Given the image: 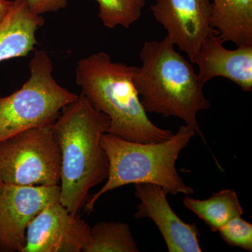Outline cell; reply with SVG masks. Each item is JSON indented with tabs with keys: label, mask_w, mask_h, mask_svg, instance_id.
I'll list each match as a JSON object with an SVG mask.
<instances>
[{
	"label": "cell",
	"mask_w": 252,
	"mask_h": 252,
	"mask_svg": "<svg viewBox=\"0 0 252 252\" xmlns=\"http://www.w3.org/2000/svg\"><path fill=\"white\" fill-rule=\"evenodd\" d=\"M13 4V1L10 0H0V23L4 19L6 15L8 14L11 6Z\"/></svg>",
	"instance_id": "d6986e66"
},
{
	"label": "cell",
	"mask_w": 252,
	"mask_h": 252,
	"mask_svg": "<svg viewBox=\"0 0 252 252\" xmlns=\"http://www.w3.org/2000/svg\"><path fill=\"white\" fill-rule=\"evenodd\" d=\"M52 124L0 142V180L21 186L59 185L61 156Z\"/></svg>",
	"instance_id": "8992f818"
},
{
	"label": "cell",
	"mask_w": 252,
	"mask_h": 252,
	"mask_svg": "<svg viewBox=\"0 0 252 252\" xmlns=\"http://www.w3.org/2000/svg\"><path fill=\"white\" fill-rule=\"evenodd\" d=\"M150 8L167 37L187 54L190 63L204 39L212 33L219 34L212 26V0H156Z\"/></svg>",
	"instance_id": "ba28073f"
},
{
	"label": "cell",
	"mask_w": 252,
	"mask_h": 252,
	"mask_svg": "<svg viewBox=\"0 0 252 252\" xmlns=\"http://www.w3.org/2000/svg\"><path fill=\"white\" fill-rule=\"evenodd\" d=\"M99 4V19L106 28L121 26L129 28L142 15L145 0H96Z\"/></svg>",
	"instance_id": "2e32d148"
},
{
	"label": "cell",
	"mask_w": 252,
	"mask_h": 252,
	"mask_svg": "<svg viewBox=\"0 0 252 252\" xmlns=\"http://www.w3.org/2000/svg\"><path fill=\"white\" fill-rule=\"evenodd\" d=\"M137 67L94 53L78 62L76 83L94 108L108 116L107 133L140 143L163 142L174 133L149 119L133 82Z\"/></svg>",
	"instance_id": "7a4b0ae2"
},
{
	"label": "cell",
	"mask_w": 252,
	"mask_h": 252,
	"mask_svg": "<svg viewBox=\"0 0 252 252\" xmlns=\"http://www.w3.org/2000/svg\"><path fill=\"white\" fill-rule=\"evenodd\" d=\"M84 252H138L130 226L122 222L102 221L90 228Z\"/></svg>",
	"instance_id": "9a60e30c"
},
{
	"label": "cell",
	"mask_w": 252,
	"mask_h": 252,
	"mask_svg": "<svg viewBox=\"0 0 252 252\" xmlns=\"http://www.w3.org/2000/svg\"><path fill=\"white\" fill-rule=\"evenodd\" d=\"M175 46L167 36L144 43L140 53L142 65L136 69L134 84L147 113L180 118L207 146L197 115L210 108V102L193 66Z\"/></svg>",
	"instance_id": "3957f363"
},
{
	"label": "cell",
	"mask_w": 252,
	"mask_h": 252,
	"mask_svg": "<svg viewBox=\"0 0 252 252\" xmlns=\"http://www.w3.org/2000/svg\"><path fill=\"white\" fill-rule=\"evenodd\" d=\"M183 203L215 233L232 219L243 215L238 195L232 189L220 190L205 200H198L187 195Z\"/></svg>",
	"instance_id": "5bb4252c"
},
{
	"label": "cell",
	"mask_w": 252,
	"mask_h": 252,
	"mask_svg": "<svg viewBox=\"0 0 252 252\" xmlns=\"http://www.w3.org/2000/svg\"><path fill=\"white\" fill-rule=\"evenodd\" d=\"M212 1V26L223 43L252 46V0Z\"/></svg>",
	"instance_id": "4fadbf2b"
},
{
	"label": "cell",
	"mask_w": 252,
	"mask_h": 252,
	"mask_svg": "<svg viewBox=\"0 0 252 252\" xmlns=\"http://www.w3.org/2000/svg\"><path fill=\"white\" fill-rule=\"evenodd\" d=\"M135 195L140 199L136 219L153 220L163 237L170 252H201L200 235L195 223L181 220L167 201V193L159 186L150 183L135 185Z\"/></svg>",
	"instance_id": "30bf717a"
},
{
	"label": "cell",
	"mask_w": 252,
	"mask_h": 252,
	"mask_svg": "<svg viewBox=\"0 0 252 252\" xmlns=\"http://www.w3.org/2000/svg\"><path fill=\"white\" fill-rule=\"evenodd\" d=\"M28 9L36 15L57 12L67 6V0H26Z\"/></svg>",
	"instance_id": "ac0fdd59"
},
{
	"label": "cell",
	"mask_w": 252,
	"mask_h": 252,
	"mask_svg": "<svg viewBox=\"0 0 252 252\" xmlns=\"http://www.w3.org/2000/svg\"><path fill=\"white\" fill-rule=\"evenodd\" d=\"M218 232L230 246L252 251V225L241 216L230 220Z\"/></svg>",
	"instance_id": "e0dca14e"
},
{
	"label": "cell",
	"mask_w": 252,
	"mask_h": 252,
	"mask_svg": "<svg viewBox=\"0 0 252 252\" xmlns=\"http://www.w3.org/2000/svg\"><path fill=\"white\" fill-rule=\"evenodd\" d=\"M30 77L22 87L0 96V142L23 131L52 124L78 94L58 84L52 61L44 51H36L29 63Z\"/></svg>",
	"instance_id": "5b68a950"
},
{
	"label": "cell",
	"mask_w": 252,
	"mask_h": 252,
	"mask_svg": "<svg viewBox=\"0 0 252 252\" xmlns=\"http://www.w3.org/2000/svg\"><path fill=\"white\" fill-rule=\"evenodd\" d=\"M91 226L60 202L45 207L28 225L22 252H81Z\"/></svg>",
	"instance_id": "9c48e42d"
},
{
	"label": "cell",
	"mask_w": 252,
	"mask_h": 252,
	"mask_svg": "<svg viewBox=\"0 0 252 252\" xmlns=\"http://www.w3.org/2000/svg\"><path fill=\"white\" fill-rule=\"evenodd\" d=\"M44 24V18L32 13L26 0H13L0 23V62L27 56L37 44L36 32Z\"/></svg>",
	"instance_id": "7c38bea8"
},
{
	"label": "cell",
	"mask_w": 252,
	"mask_h": 252,
	"mask_svg": "<svg viewBox=\"0 0 252 252\" xmlns=\"http://www.w3.org/2000/svg\"><path fill=\"white\" fill-rule=\"evenodd\" d=\"M217 33L204 39L191 63L199 67V80L205 85L215 77L233 81L245 92L252 91V46L229 50Z\"/></svg>",
	"instance_id": "8fae6325"
},
{
	"label": "cell",
	"mask_w": 252,
	"mask_h": 252,
	"mask_svg": "<svg viewBox=\"0 0 252 252\" xmlns=\"http://www.w3.org/2000/svg\"><path fill=\"white\" fill-rule=\"evenodd\" d=\"M61 187L4 184L0 195V251L22 252L32 220L60 202Z\"/></svg>",
	"instance_id": "52a82bcc"
},
{
	"label": "cell",
	"mask_w": 252,
	"mask_h": 252,
	"mask_svg": "<svg viewBox=\"0 0 252 252\" xmlns=\"http://www.w3.org/2000/svg\"><path fill=\"white\" fill-rule=\"evenodd\" d=\"M196 132L191 126H181L170 138L156 143H140L103 134L100 143L109 160L106 183L89 199L84 208L91 213L104 194L130 184L150 183L162 187L167 194L190 195L193 189L186 185L176 168L180 154Z\"/></svg>",
	"instance_id": "277c9868"
},
{
	"label": "cell",
	"mask_w": 252,
	"mask_h": 252,
	"mask_svg": "<svg viewBox=\"0 0 252 252\" xmlns=\"http://www.w3.org/2000/svg\"><path fill=\"white\" fill-rule=\"evenodd\" d=\"M4 184L0 180V195H1V192H2L3 189H4Z\"/></svg>",
	"instance_id": "ffe728a7"
},
{
	"label": "cell",
	"mask_w": 252,
	"mask_h": 252,
	"mask_svg": "<svg viewBox=\"0 0 252 252\" xmlns=\"http://www.w3.org/2000/svg\"><path fill=\"white\" fill-rule=\"evenodd\" d=\"M109 125L108 116L82 93L51 125L61 151L60 203L71 213H79L91 198V189L108 177V157L100 141Z\"/></svg>",
	"instance_id": "6da1fadb"
}]
</instances>
